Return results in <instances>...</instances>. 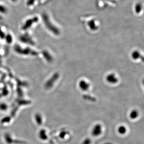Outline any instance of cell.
I'll return each mask as SVG.
<instances>
[{
	"instance_id": "8992f818",
	"label": "cell",
	"mask_w": 144,
	"mask_h": 144,
	"mask_svg": "<svg viewBox=\"0 0 144 144\" xmlns=\"http://www.w3.org/2000/svg\"><path fill=\"white\" fill-rule=\"evenodd\" d=\"M58 77L59 76H58V75H55L54 76L52 77V78H51V79L49 81V82L48 83V84H47V87L48 88H51L52 87L55 82L57 80Z\"/></svg>"
},
{
	"instance_id": "7a4b0ae2",
	"label": "cell",
	"mask_w": 144,
	"mask_h": 144,
	"mask_svg": "<svg viewBox=\"0 0 144 144\" xmlns=\"http://www.w3.org/2000/svg\"><path fill=\"white\" fill-rule=\"evenodd\" d=\"M106 80L110 84H116L118 82V79L114 74H110L106 76Z\"/></svg>"
},
{
	"instance_id": "ba28073f",
	"label": "cell",
	"mask_w": 144,
	"mask_h": 144,
	"mask_svg": "<svg viewBox=\"0 0 144 144\" xmlns=\"http://www.w3.org/2000/svg\"><path fill=\"white\" fill-rule=\"evenodd\" d=\"M92 141L89 138H86L84 139V140L82 142V144H91Z\"/></svg>"
},
{
	"instance_id": "6da1fadb",
	"label": "cell",
	"mask_w": 144,
	"mask_h": 144,
	"mask_svg": "<svg viewBox=\"0 0 144 144\" xmlns=\"http://www.w3.org/2000/svg\"><path fill=\"white\" fill-rule=\"evenodd\" d=\"M103 132L102 125L100 124H97L93 127L91 130V135L93 137H98Z\"/></svg>"
},
{
	"instance_id": "277c9868",
	"label": "cell",
	"mask_w": 144,
	"mask_h": 144,
	"mask_svg": "<svg viewBox=\"0 0 144 144\" xmlns=\"http://www.w3.org/2000/svg\"><path fill=\"white\" fill-rule=\"evenodd\" d=\"M139 116V112L138 110L136 109H133L130 111L129 113V117L132 120L137 119Z\"/></svg>"
},
{
	"instance_id": "3957f363",
	"label": "cell",
	"mask_w": 144,
	"mask_h": 144,
	"mask_svg": "<svg viewBox=\"0 0 144 144\" xmlns=\"http://www.w3.org/2000/svg\"><path fill=\"white\" fill-rule=\"evenodd\" d=\"M78 86L80 90L84 91H86L89 90L90 86V84L84 80H82L79 81Z\"/></svg>"
},
{
	"instance_id": "52a82bcc",
	"label": "cell",
	"mask_w": 144,
	"mask_h": 144,
	"mask_svg": "<svg viewBox=\"0 0 144 144\" xmlns=\"http://www.w3.org/2000/svg\"><path fill=\"white\" fill-rule=\"evenodd\" d=\"M67 135V132L65 130H62L60 132L59 134V136L60 138L62 139H64L65 137Z\"/></svg>"
},
{
	"instance_id": "5b68a950",
	"label": "cell",
	"mask_w": 144,
	"mask_h": 144,
	"mask_svg": "<svg viewBox=\"0 0 144 144\" xmlns=\"http://www.w3.org/2000/svg\"><path fill=\"white\" fill-rule=\"evenodd\" d=\"M127 128L125 125H120L118 127L117 129V133L119 134H120V135H122L125 134L127 133Z\"/></svg>"
},
{
	"instance_id": "9c48e42d",
	"label": "cell",
	"mask_w": 144,
	"mask_h": 144,
	"mask_svg": "<svg viewBox=\"0 0 144 144\" xmlns=\"http://www.w3.org/2000/svg\"><path fill=\"white\" fill-rule=\"evenodd\" d=\"M40 137H41V139L44 140L46 139H47V136L46 134L45 130H42L41 131V133H40Z\"/></svg>"
}]
</instances>
